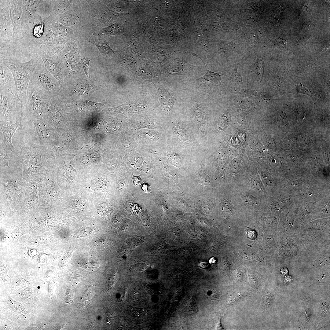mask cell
Listing matches in <instances>:
<instances>
[{
	"instance_id": "obj_18",
	"label": "cell",
	"mask_w": 330,
	"mask_h": 330,
	"mask_svg": "<svg viewBox=\"0 0 330 330\" xmlns=\"http://www.w3.org/2000/svg\"><path fill=\"white\" fill-rule=\"evenodd\" d=\"M195 298V295H194L188 300L185 307L186 311L195 313L198 311L199 308L196 303Z\"/></svg>"
},
{
	"instance_id": "obj_11",
	"label": "cell",
	"mask_w": 330,
	"mask_h": 330,
	"mask_svg": "<svg viewBox=\"0 0 330 330\" xmlns=\"http://www.w3.org/2000/svg\"><path fill=\"white\" fill-rule=\"evenodd\" d=\"M42 59L45 66L58 81L61 88L64 82L63 64L56 55H50L42 52L38 54Z\"/></svg>"
},
{
	"instance_id": "obj_31",
	"label": "cell",
	"mask_w": 330,
	"mask_h": 330,
	"mask_svg": "<svg viewBox=\"0 0 330 330\" xmlns=\"http://www.w3.org/2000/svg\"><path fill=\"white\" fill-rule=\"evenodd\" d=\"M134 182L135 185H138V184H140V179H139V178H138L137 177H134Z\"/></svg>"
},
{
	"instance_id": "obj_32",
	"label": "cell",
	"mask_w": 330,
	"mask_h": 330,
	"mask_svg": "<svg viewBox=\"0 0 330 330\" xmlns=\"http://www.w3.org/2000/svg\"><path fill=\"white\" fill-rule=\"evenodd\" d=\"M209 262L211 264H214L216 263V260L215 258L212 257L210 259Z\"/></svg>"
},
{
	"instance_id": "obj_16",
	"label": "cell",
	"mask_w": 330,
	"mask_h": 330,
	"mask_svg": "<svg viewBox=\"0 0 330 330\" xmlns=\"http://www.w3.org/2000/svg\"><path fill=\"white\" fill-rule=\"evenodd\" d=\"M100 51L105 55H112L113 53V51L110 46L105 41H101L95 44Z\"/></svg>"
},
{
	"instance_id": "obj_14",
	"label": "cell",
	"mask_w": 330,
	"mask_h": 330,
	"mask_svg": "<svg viewBox=\"0 0 330 330\" xmlns=\"http://www.w3.org/2000/svg\"><path fill=\"white\" fill-rule=\"evenodd\" d=\"M193 116L196 122L199 125L203 126L206 121V116L199 104H196L194 106Z\"/></svg>"
},
{
	"instance_id": "obj_13",
	"label": "cell",
	"mask_w": 330,
	"mask_h": 330,
	"mask_svg": "<svg viewBox=\"0 0 330 330\" xmlns=\"http://www.w3.org/2000/svg\"><path fill=\"white\" fill-rule=\"evenodd\" d=\"M175 100L174 97L170 93L161 90L158 104V108L161 112H170L172 108Z\"/></svg>"
},
{
	"instance_id": "obj_10",
	"label": "cell",
	"mask_w": 330,
	"mask_h": 330,
	"mask_svg": "<svg viewBox=\"0 0 330 330\" xmlns=\"http://www.w3.org/2000/svg\"><path fill=\"white\" fill-rule=\"evenodd\" d=\"M22 119L21 112L20 117L17 119L14 123L10 125L7 124L6 126L0 123V125L3 135V140L0 143V148L10 151L18 156L20 153V150L14 147L12 142V139L17 130L20 127H22Z\"/></svg>"
},
{
	"instance_id": "obj_28",
	"label": "cell",
	"mask_w": 330,
	"mask_h": 330,
	"mask_svg": "<svg viewBox=\"0 0 330 330\" xmlns=\"http://www.w3.org/2000/svg\"><path fill=\"white\" fill-rule=\"evenodd\" d=\"M199 183L202 185H207L210 182L208 177L206 175H200L199 178Z\"/></svg>"
},
{
	"instance_id": "obj_7",
	"label": "cell",
	"mask_w": 330,
	"mask_h": 330,
	"mask_svg": "<svg viewBox=\"0 0 330 330\" xmlns=\"http://www.w3.org/2000/svg\"><path fill=\"white\" fill-rule=\"evenodd\" d=\"M22 0H9V15L13 29V45L15 47L23 37L24 24L22 13Z\"/></svg>"
},
{
	"instance_id": "obj_23",
	"label": "cell",
	"mask_w": 330,
	"mask_h": 330,
	"mask_svg": "<svg viewBox=\"0 0 330 330\" xmlns=\"http://www.w3.org/2000/svg\"><path fill=\"white\" fill-rule=\"evenodd\" d=\"M230 77V82L232 83L234 82H238L242 84V77L237 72V68L234 69Z\"/></svg>"
},
{
	"instance_id": "obj_8",
	"label": "cell",
	"mask_w": 330,
	"mask_h": 330,
	"mask_svg": "<svg viewBox=\"0 0 330 330\" xmlns=\"http://www.w3.org/2000/svg\"><path fill=\"white\" fill-rule=\"evenodd\" d=\"M138 146L139 149L145 152L155 151L156 147L162 138L160 129H142L130 135Z\"/></svg>"
},
{
	"instance_id": "obj_25",
	"label": "cell",
	"mask_w": 330,
	"mask_h": 330,
	"mask_svg": "<svg viewBox=\"0 0 330 330\" xmlns=\"http://www.w3.org/2000/svg\"><path fill=\"white\" fill-rule=\"evenodd\" d=\"M107 245V242L106 240L101 239L97 240L94 242V246L95 248L99 249L104 248Z\"/></svg>"
},
{
	"instance_id": "obj_30",
	"label": "cell",
	"mask_w": 330,
	"mask_h": 330,
	"mask_svg": "<svg viewBox=\"0 0 330 330\" xmlns=\"http://www.w3.org/2000/svg\"><path fill=\"white\" fill-rule=\"evenodd\" d=\"M198 266L201 268L205 269L208 267V264L207 262H201L199 264Z\"/></svg>"
},
{
	"instance_id": "obj_19",
	"label": "cell",
	"mask_w": 330,
	"mask_h": 330,
	"mask_svg": "<svg viewBox=\"0 0 330 330\" xmlns=\"http://www.w3.org/2000/svg\"><path fill=\"white\" fill-rule=\"evenodd\" d=\"M89 86L84 82H80L74 86V90L79 94H85L87 93L90 89Z\"/></svg>"
},
{
	"instance_id": "obj_12",
	"label": "cell",
	"mask_w": 330,
	"mask_h": 330,
	"mask_svg": "<svg viewBox=\"0 0 330 330\" xmlns=\"http://www.w3.org/2000/svg\"><path fill=\"white\" fill-rule=\"evenodd\" d=\"M0 90H4L15 95V86L13 75L3 60L0 59Z\"/></svg>"
},
{
	"instance_id": "obj_26",
	"label": "cell",
	"mask_w": 330,
	"mask_h": 330,
	"mask_svg": "<svg viewBox=\"0 0 330 330\" xmlns=\"http://www.w3.org/2000/svg\"><path fill=\"white\" fill-rule=\"evenodd\" d=\"M95 231V229L94 228L89 227L86 228L82 231H80L79 233L80 236L83 237L92 234Z\"/></svg>"
},
{
	"instance_id": "obj_3",
	"label": "cell",
	"mask_w": 330,
	"mask_h": 330,
	"mask_svg": "<svg viewBox=\"0 0 330 330\" xmlns=\"http://www.w3.org/2000/svg\"><path fill=\"white\" fill-rule=\"evenodd\" d=\"M58 94H44L43 120L54 129L61 131L65 126L66 119L64 101Z\"/></svg>"
},
{
	"instance_id": "obj_17",
	"label": "cell",
	"mask_w": 330,
	"mask_h": 330,
	"mask_svg": "<svg viewBox=\"0 0 330 330\" xmlns=\"http://www.w3.org/2000/svg\"><path fill=\"white\" fill-rule=\"evenodd\" d=\"M105 181L104 178L102 176L97 177L92 183V189L97 191L102 190L105 187Z\"/></svg>"
},
{
	"instance_id": "obj_21",
	"label": "cell",
	"mask_w": 330,
	"mask_h": 330,
	"mask_svg": "<svg viewBox=\"0 0 330 330\" xmlns=\"http://www.w3.org/2000/svg\"><path fill=\"white\" fill-rule=\"evenodd\" d=\"M72 208L75 211H79L83 209L84 205L81 200L75 199L71 202Z\"/></svg>"
},
{
	"instance_id": "obj_9",
	"label": "cell",
	"mask_w": 330,
	"mask_h": 330,
	"mask_svg": "<svg viewBox=\"0 0 330 330\" xmlns=\"http://www.w3.org/2000/svg\"><path fill=\"white\" fill-rule=\"evenodd\" d=\"M8 0H0V47H7L13 44V29L10 19Z\"/></svg>"
},
{
	"instance_id": "obj_24",
	"label": "cell",
	"mask_w": 330,
	"mask_h": 330,
	"mask_svg": "<svg viewBox=\"0 0 330 330\" xmlns=\"http://www.w3.org/2000/svg\"><path fill=\"white\" fill-rule=\"evenodd\" d=\"M84 71L87 77L90 78V68L89 62L90 60L86 59L85 57L81 59Z\"/></svg>"
},
{
	"instance_id": "obj_1",
	"label": "cell",
	"mask_w": 330,
	"mask_h": 330,
	"mask_svg": "<svg viewBox=\"0 0 330 330\" xmlns=\"http://www.w3.org/2000/svg\"><path fill=\"white\" fill-rule=\"evenodd\" d=\"M40 57L37 55L24 62L16 63L2 60L11 72L14 80L15 91L14 102L21 107L25 103L27 89L32 73Z\"/></svg>"
},
{
	"instance_id": "obj_6",
	"label": "cell",
	"mask_w": 330,
	"mask_h": 330,
	"mask_svg": "<svg viewBox=\"0 0 330 330\" xmlns=\"http://www.w3.org/2000/svg\"><path fill=\"white\" fill-rule=\"evenodd\" d=\"M0 123L10 125L20 116L22 108L14 101V95L0 90Z\"/></svg>"
},
{
	"instance_id": "obj_20",
	"label": "cell",
	"mask_w": 330,
	"mask_h": 330,
	"mask_svg": "<svg viewBox=\"0 0 330 330\" xmlns=\"http://www.w3.org/2000/svg\"><path fill=\"white\" fill-rule=\"evenodd\" d=\"M79 106H82L84 108L91 109L95 108L102 105V103H98L91 101H81L79 103Z\"/></svg>"
},
{
	"instance_id": "obj_22",
	"label": "cell",
	"mask_w": 330,
	"mask_h": 330,
	"mask_svg": "<svg viewBox=\"0 0 330 330\" xmlns=\"http://www.w3.org/2000/svg\"><path fill=\"white\" fill-rule=\"evenodd\" d=\"M121 29L117 25L114 24L109 27L105 29V32L108 35H112L119 33L120 32Z\"/></svg>"
},
{
	"instance_id": "obj_5",
	"label": "cell",
	"mask_w": 330,
	"mask_h": 330,
	"mask_svg": "<svg viewBox=\"0 0 330 330\" xmlns=\"http://www.w3.org/2000/svg\"><path fill=\"white\" fill-rule=\"evenodd\" d=\"M30 82L38 87L45 94H59V84L46 68L41 57Z\"/></svg>"
},
{
	"instance_id": "obj_4",
	"label": "cell",
	"mask_w": 330,
	"mask_h": 330,
	"mask_svg": "<svg viewBox=\"0 0 330 330\" xmlns=\"http://www.w3.org/2000/svg\"><path fill=\"white\" fill-rule=\"evenodd\" d=\"M44 97V93L29 82L25 103L22 108L23 118L36 119L43 121Z\"/></svg>"
},
{
	"instance_id": "obj_29",
	"label": "cell",
	"mask_w": 330,
	"mask_h": 330,
	"mask_svg": "<svg viewBox=\"0 0 330 330\" xmlns=\"http://www.w3.org/2000/svg\"><path fill=\"white\" fill-rule=\"evenodd\" d=\"M246 198L248 203L251 204H255L256 202L255 198L251 196H248Z\"/></svg>"
},
{
	"instance_id": "obj_15",
	"label": "cell",
	"mask_w": 330,
	"mask_h": 330,
	"mask_svg": "<svg viewBox=\"0 0 330 330\" xmlns=\"http://www.w3.org/2000/svg\"><path fill=\"white\" fill-rule=\"evenodd\" d=\"M206 73L202 77L198 79L206 81L212 83H216L219 81L221 79L220 75L217 73L210 71L206 68Z\"/></svg>"
},
{
	"instance_id": "obj_2",
	"label": "cell",
	"mask_w": 330,
	"mask_h": 330,
	"mask_svg": "<svg viewBox=\"0 0 330 330\" xmlns=\"http://www.w3.org/2000/svg\"><path fill=\"white\" fill-rule=\"evenodd\" d=\"M21 128L34 143L46 148L54 144L57 138L55 129L38 119H24L22 117Z\"/></svg>"
},
{
	"instance_id": "obj_27",
	"label": "cell",
	"mask_w": 330,
	"mask_h": 330,
	"mask_svg": "<svg viewBox=\"0 0 330 330\" xmlns=\"http://www.w3.org/2000/svg\"><path fill=\"white\" fill-rule=\"evenodd\" d=\"M297 91L306 94L311 97V93L309 91L308 89L306 87L302 86V84H300L297 86L296 88Z\"/></svg>"
}]
</instances>
